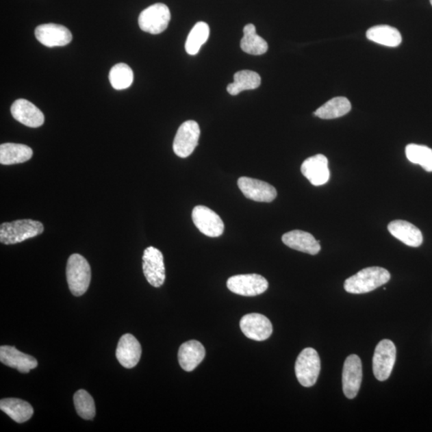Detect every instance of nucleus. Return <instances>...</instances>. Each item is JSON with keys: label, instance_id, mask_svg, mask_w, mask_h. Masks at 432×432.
Returning <instances> with one entry per match:
<instances>
[{"label": "nucleus", "instance_id": "1", "mask_svg": "<svg viewBox=\"0 0 432 432\" xmlns=\"http://www.w3.org/2000/svg\"><path fill=\"white\" fill-rule=\"evenodd\" d=\"M390 279L391 275L386 269L379 267L367 268L346 279L344 289L346 292L351 294L368 293L383 286Z\"/></svg>", "mask_w": 432, "mask_h": 432}, {"label": "nucleus", "instance_id": "2", "mask_svg": "<svg viewBox=\"0 0 432 432\" xmlns=\"http://www.w3.org/2000/svg\"><path fill=\"white\" fill-rule=\"evenodd\" d=\"M66 280L71 293L81 296L88 291L92 279V270L87 259L81 255H71L66 264Z\"/></svg>", "mask_w": 432, "mask_h": 432}, {"label": "nucleus", "instance_id": "3", "mask_svg": "<svg viewBox=\"0 0 432 432\" xmlns=\"http://www.w3.org/2000/svg\"><path fill=\"white\" fill-rule=\"evenodd\" d=\"M45 231L39 221L20 220L3 223L0 226V242L6 245L16 244L28 239L34 238Z\"/></svg>", "mask_w": 432, "mask_h": 432}, {"label": "nucleus", "instance_id": "4", "mask_svg": "<svg viewBox=\"0 0 432 432\" xmlns=\"http://www.w3.org/2000/svg\"><path fill=\"white\" fill-rule=\"evenodd\" d=\"M320 359L314 348H307L301 351L296 362L295 371L298 381L302 386H314L320 372Z\"/></svg>", "mask_w": 432, "mask_h": 432}, {"label": "nucleus", "instance_id": "5", "mask_svg": "<svg viewBox=\"0 0 432 432\" xmlns=\"http://www.w3.org/2000/svg\"><path fill=\"white\" fill-rule=\"evenodd\" d=\"M170 21V12L164 3H155L144 9L139 17L140 29L153 35H158L167 29Z\"/></svg>", "mask_w": 432, "mask_h": 432}, {"label": "nucleus", "instance_id": "6", "mask_svg": "<svg viewBox=\"0 0 432 432\" xmlns=\"http://www.w3.org/2000/svg\"><path fill=\"white\" fill-rule=\"evenodd\" d=\"M396 359V348L393 342L383 340L377 346L372 360L374 377L379 381H385L390 377Z\"/></svg>", "mask_w": 432, "mask_h": 432}, {"label": "nucleus", "instance_id": "7", "mask_svg": "<svg viewBox=\"0 0 432 432\" xmlns=\"http://www.w3.org/2000/svg\"><path fill=\"white\" fill-rule=\"evenodd\" d=\"M227 286L237 295L256 296L268 290V282L257 274L237 275L227 280Z\"/></svg>", "mask_w": 432, "mask_h": 432}, {"label": "nucleus", "instance_id": "8", "mask_svg": "<svg viewBox=\"0 0 432 432\" xmlns=\"http://www.w3.org/2000/svg\"><path fill=\"white\" fill-rule=\"evenodd\" d=\"M199 136H201V128L198 123L188 120L182 123L179 127L173 142L175 154L180 158L188 157L196 149Z\"/></svg>", "mask_w": 432, "mask_h": 432}, {"label": "nucleus", "instance_id": "9", "mask_svg": "<svg viewBox=\"0 0 432 432\" xmlns=\"http://www.w3.org/2000/svg\"><path fill=\"white\" fill-rule=\"evenodd\" d=\"M142 270L151 286H162L166 279L165 266L164 255L159 249L154 246L145 249L142 255Z\"/></svg>", "mask_w": 432, "mask_h": 432}, {"label": "nucleus", "instance_id": "10", "mask_svg": "<svg viewBox=\"0 0 432 432\" xmlns=\"http://www.w3.org/2000/svg\"><path fill=\"white\" fill-rule=\"evenodd\" d=\"M192 217L194 225L203 235L215 238L224 233V222L210 208L196 206L193 209Z\"/></svg>", "mask_w": 432, "mask_h": 432}, {"label": "nucleus", "instance_id": "11", "mask_svg": "<svg viewBox=\"0 0 432 432\" xmlns=\"http://www.w3.org/2000/svg\"><path fill=\"white\" fill-rule=\"evenodd\" d=\"M362 379L361 359L358 355H349L345 360L343 370V391L346 398L351 400L358 395Z\"/></svg>", "mask_w": 432, "mask_h": 432}, {"label": "nucleus", "instance_id": "12", "mask_svg": "<svg viewBox=\"0 0 432 432\" xmlns=\"http://www.w3.org/2000/svg\"><path fill=\"white\" fill-rule=\"evenodd\" d=\"M240 329L245 336L255 341L268 340L272 334V322L264 315L251 313L242 318Z\"/></svg>", "mask_w": 432, "mask_h": 432}, {"label": "nucleus", "instance_id": "13", "mask_svg": "<svg viewBox=\"0 0 432 432\" xmlns=\"http://www.w3.org/2000/svg\"><path fill=\"white\" fill-rule=\"evenodd\" d=\"M238 186L246 198L256 202L270 203L277 196V189L259 179L240 177Z\"/></svg>", "mask_w": 432, "mask_h": 432}, {"label": "nucleus", "instance_id": "14", "mask_svg": "<svg viewBox=\"0 0 432 432\" xmlns=\"http://www.w3.org/2000/svg\"><path fill=\"white\" fill-rule=\"evenodd\" d=\"M35 35L37 40L47 47H64L73 40V35L68 28L55 23L38 26Z\"/></svg>", "mask_w": 432, "mask_h": 432}, {"label": "nucleus", "instance_id": "15", "mask_svg": "<svg viewBox=\"0 0 432 432\" xmlns=\"http://www.w3.org/2000/svg\"><path fill=\"white\" fill-rule=\"evenodd\" d=\"M301 173L312 185L322 186L330 179L329 160L321 154L312 156L303 163Z\"/></svg>", "mask_w": 432, "mask_h": 432}, {"label": "nucleus", "instance_id": "16", "mask_svg": "<svg viewBox=\"0 0 432 432\" xmlns=\"http://www.w3.org/2000/svg\"><path fill=\"white\" fill-rule=\"evenodd\" d=\"M14 118L27 127L36 128L45 123V115L34 104L25 99H17L11 107Z\"/></svg>", "mask_w": 432, "mask_h": 432}, {"label": "nucleus", "instance_id": "17", "mask_svg": "<svg viewBox=\"0 0 432 432\" xmlns=\"http://www.w3.org/2000/svg\"><path fill=\"white\" fill-rule=\"evenodd\" d=\"M141 354V345L134 335L125 334L121 337L117 346L116 358L123 367L135 368L140 362Z\"/></svg>", "mask_w": 432, "mask_h": 432}, {"label": "nucleus", "instance_id": "18", "mask_svg": "<svg viewBox=\"0 0 432 432\" xmlns=\"http://www.w3.org/2000/svg\"><path fill=\"white\" fill-rule=\"evenodd\" d=\"M0 361L8 367L15 368L21 373L30 372L38 366L36 358L21 353L15 346H1L0 348Z\"/></svg>", "mask_w": 432, "mask_h": 432}, {"label": "nucleus", "instance_id": "19", "mask_svg": "<svg viewBox=\"0 0 432 432\" xmlns=\"http://www.w3.org/2000/svg\"><path fill=\"white\" fill-rule=\"evenodd\" d=\"M283 243L289 248L315 255L320 253L321 246L315 237L308 232L294 230L285 233L282 237Z\"/></svg>", "mask_w": 432, "mask_h": 432}, {"label": "nucleus", "instance_id": "20", "mask_svg": "<svg viewBox=\"0 0 432 432\" xmlns=\"http://www.w3.org/2000/svg\"><path fill=\"white\" fill-rule=\"evenodd\" d=\"M206 351L197 340H190L180 346L178 359L180 367L184 371L192 372L205 357Z\"/></svg>", "mask_w": 432, "mask_h": 432}, {"label": "nucleus", "instance_id": "21", "mask_svg": "<svg viewBox=\"0 0 432 432\" xmlns=\"http://www.w3.org/2000/svg\"><path fill=\"white\" fill-rule=\"evenodd\" d=\"M389 232L402 243L418 248L422 244V234L418 227L405 220H394L387 227Z\"/></svg>", "mask_w": 432, "mask_h": 432}, {"label": "nucleus", "instance_id": "22", "mask_svg": "<svg viewBox=\"0 0 432 432\" xmlns=\"http://www.w3.org/2000/svg\"><path fill=\"white\" fill-rule=\"evenodd\" d=\"M32 155V149L25 144L7 142L0 145V164L3 165L25 163Z\"/></svg>", "mask_w": 432, "mask_h": 432}, {"label": "nucleus", "instance_id": "23", "mask_svg": "<svg viewBox=\"0 0 432 432\" xmlns=\"http://www.w3.org/2000/svg\"><path fill=\"white\" fill-rule=\"evenodd\" d=\"M0 409L18 424L29 420L34 413L29 403L15 398H3Z\"/></svg>", "mask_w": 432, "mask_h": 432}, {"label": "nucleus", "instance_id": "24", "mask_svg": "<svg viewBox=\"0 0 432 432\" xmlns=\"http://www.w3.org/2000/svg\"><path fill=\"white\" fill-rule=\"evenodd\" d=\"M369 40L383 46L396 47L401 44L402 36L396 28L379 25L369 28L366 33Z\"/></svg>", "mask_w": 432, "mask_h": 432}, {"label": "nucleus", "instance_id": "25", "mask_svg": "<svg viewBox=\"0 0 432 432\" xmlns=\"http://www.w3.org/2000/svg\"><path fill=\"white\" fill-rule=\"evenodd\" d=\"M261 77L258 73L249 70L238 71L234 75V82L227 85V91L231 96H237L242 92L258 88Z\"/></svg>", "mask_w": 432, "mask_h": 432}, {"label": "nucleus", "instance_id": "26", "mask_svg": "<svg viewBox=\"0 0 432 432\" xmlns=\"http://www.w3.org/2000/svg\"><path fill=\"white\" fill-rule=\"evenodd\" d=\"M240 47L245 53L253 55H263L268 50V42L256 33V28L251 23L244 28V37L240 41Z\"/></svg>", "mask_w": 432, "mask_h": 432}, {"label": "nucleus", "instance_id": "27", "mask_svg": "<svg viewBox=\"0 0 432 432\" xmlns=\"http://www.w3.org/2000/svg\"><path fill=\"white\" fill-rule=\"evenodd\" d=\"M351 109V104L345 97H335L330 99L324 105L318 108L314 112L317 117L322 120H332L340 118L348 114Z\"/></svg>", "mask_w": 432, "mask_h": 432}, {"label": "nucleus", "instance_id": "28", "mask_svg": "<svg viewBox=\"0 0 432 432\" xmlns=\"http://www.w3.org/2000/svg\"><path fill=\"white\" fill-rule=\"evenodd\" d=\"M210 35V28L205 22H199L190 31L185 44V50L191 55H197Z\"/></svg>", "mask_w": 432, "mask_h": 432}, {"label": "nucleus", "instance_id": "29", "mask_svg": "<svg viewBox=\"0 0 432 432\" xmlns=\"http://www.w3.org/2000/svg\"><path fill=\"white\" fill-rule=\"evenodd\" d=\"M405 153L410 162L420 165L426 172H432V150L429 147L408 144L406 147Z\"/></svg>", "mask_w": 432, "mask_h": 432}, {"label": "nucleus", "instance_id": "30", "mask_svg": "<svg viewBox=\"0 0 432 432\" xmlns=\"http://www.w3.org/2000/svg\"><path fill=\"white\" fill-rule=\"evenodd\" d=\"M134 79L133 71L126 64H118L114 66L109 73V80L114 89L125 90L129 87Z\"/></svg>", "mask_w": 432, "mask_h": 432}, {"label": "nucleus", "instance_id": "31", "mask_svg": "<svg viewBox=\"0 0 432 432\" xmlns=\"http://www.w3.org/2000/svg\"><path fill=\"white\" fill-rule=\"evenodd\" d=\"M74 403L78 415L84 420H92L96 416L93 398L85 390H79L74 396Z\"/></svg>", "mask_w": 432, "mask_h": 432}, {"label": "nucleus", "instance_id": "32", "mask_svg": "<svg viewBox=\"0 0 432 432\" xmlns=\"http://www.w3.org/2000/svg\"><path fill=\"white\" fill-rule=\"evenodd\" d=\"M430 2H431V6H432V0H430Z\"/></svg>", "mask_w": 432, "mask_h": 432}]
</instances>
